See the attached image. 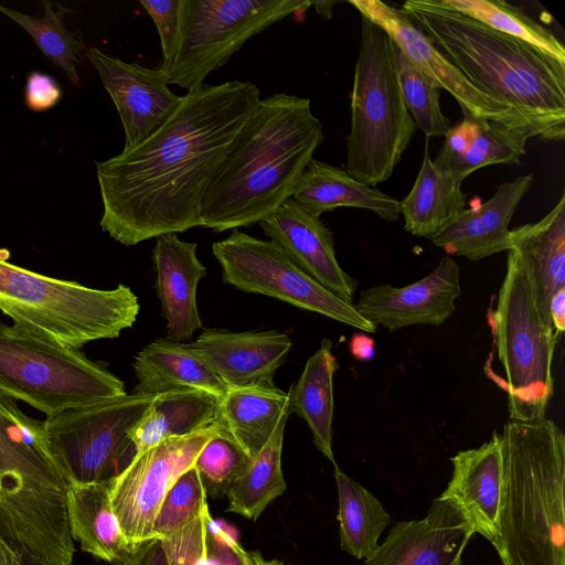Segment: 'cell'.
Instances as JSON below:
<instances>
[{
  "mask_svg": "<svg viewBox=\"0 0 565 565\" xmlns=\"http://www.w3.org/2000/svg\"><path fill=\"white\" fill-rule=\"evenodd\" d=\"M494 31L531 44L565 63V47L553 32L501 0H440Z\"/></svg>",
  "mask_w": 565,
  "mask_h": 565,
  "instance_id": "cell-35",
  "label": "cell"
},
{
  "mask_svg": "<svg viewBox=\"0 0 565 565\" xmlns=\"http://www.w3.org/2000/svg\"><path fill=\"white\" fill-rule=\"evenodd\" d=\"M323 139L309 98L260 99L206 189L201 226L221 233L259 224L291 196Z\"/></svg>",
  "mask_w": 565,
  "mask_h": 565,
  "instance_id": "cell-2",
  "label": "cell"
},
{
  "mask_svg": "<svg viewBox=\"0 0 565 565\" xmlns=\"http://www.w3.org/2000/svg\"><path fill=\"white\" fill-rule=\"evenodd\" d=\"M451 462V479L439 498L455 503L473 532L492 543L498 531L502 489L500 434L494 430L478 448L458 451Z\"/></svg>",
  "mask_w": 565,
  "mask_h": 565,
  "instance_id": "cell-22",
  "label": "cell"
},
{
  "mask_svg": "<svg viewBox=\"0 0 565 565\" xmlns=\"http://www.w3.org/2000/svg\"><path fill=\"white\" fill-rule=\"evenodd\" d=\"M243 547L221 529L214 530L211 519L206 536L209 565H245Z\"/></svg>",
  "mask_w": 565,
  "mask_h": 565,
  "instance_id": "cell-41",
  "label": "cell"
},
{
  "mask_svg": "<svg viewBox=\"0 0 565 565\" xmlns=\"http://www.w3.org/2000/svg\"><path fill=\"white\" fill-rule=\"evenodd\" d=\"M415 128L399 87L393 42L384 30L361 17L345 172L372 188L385 182L401 161Z\"/></svg>",
  "mask_w": 565,
  "mask_h": 565,
  "instance_id": "cell-7",
  "label": "cell"
},
{
  "mask_svg": "<svg viewBox=\"0 0 565 565\" xmlns=\"http://www.w3.org/2000/svg\"><path fill=\"white\" fill-rule=\"evenodd\" d=\"M14 565H33V564L29 563L28 561L22 558L20 555H17Z\"/></svg>",
  "mask_w": 565,
  "mask_h": 565,
  "instance_id": "cell-48",
  "label": "cell"
},
{
  "mask_svg": "<svg viewBox=\"0 0 565 565\" xmlns=\"http://www.w3.org/2000/svg\"><path fill=\"white\" fill-rule=\"evenodd\" d=\"M531 132L463 114L460 124L445 135L433 160L443 172L463 181L472 172L492 164H519Z\"/></svg>",
  "mask_w": 565,
  "mask_h": 565,
  "instance_id": "cell-23",
  "label": "cell"
},
{
  "mask_svg": "<svg viewBox=\"0 0 565 565\" xmlns=\"http://www.w3.org/2000/svg\"><path fill=\"white\" fill-rule=\"evenodd\" d=\"M334 3L333 1H312L316 11L326 19H331Z\"/></svg>",
  "mask_w": 565,
  "mask_h": 565,
  "instance_id": "cell-47",
  "label": "cell"
},
{
  "mask_svg": "<svg viewBox=\"0 0 565 565\" xmlns=\"http://www.w3.org/2000/svg\"><path fill=\"white\" fill-rule=\"evenodd\" d=\"M291 198L319 216L341 206L369 210L386 222H395L401 215L395 198L313 158L296 181Z\"/></svg>",
  "mask_w": 565,
  "mask_h": 565,
  "instance_id": "cell-27",
  "label": "cell"
},
{
  "mask_svg": "<svg viewBox=\"0 0 565 565\" xmlns=\"http://www.w3.org/2000/svg\"><path fill=\"white\" fill-rule=\"evenodd\" d=\"M139 309L138 297L125 285L89 288L0 258V310L13 324L72 348L119 337Z\"/></svg>",
  "mask_w": 565,
  "mask_h": 565,
  "instance_id": "cell-6",
  "label": "cell"
},
{
  "mask_svg": "<svg viewBox=\"0 0 565 565\" xmlns=\"http://www.w3.org/2000/svg\"><path fill=\"white\" fill-rule=\"evenodd\" d=\"M220 430L217 420L192 434L166 439L134 455L110 482V503L130 546L157 537L153 523L169 489L193 467L202 447Z\"/></svg>",
  "mask_w": 565,
  "mask_h": 565,
  "instance_id": "cell-13",
  "label": "cell"
},
{
  "mask_svg": "<svg viewBox=\"0 0 565 565\" xmlns=\"http://www.w3.org/2000/svg\"><path fill=\"white\" fill-rule=\"evenodd\" d=\"M550 316L556 334L565 330V289H561L551 301Z\"/></svg>",
  "mask_w": 565,
  "mask_h": 565,
  "instance_id": "cell-44",
  "label": "cell"
},
{
  "mask_svg": "<svg viewBox=\"0 0 565 565\" xmlns=\"http://www.w3.org/2000/svg\"><path fill=\"white\" fill-rule=\"evenodd\" d=\"M212 252L221 266L223 281L242 291L282 300L360 331L373 333L376 330L353 303L307 275L270 241L236 228L226 238L213 243Z\"/></svg>",
  "mask_w": 565,
  "mask_h": 565,
  "instance_id": "cell-12",
  "label": "cell"
},
{
  "mask_svg": "<svg viewBox=\"0 0 565 565\" xmlns=\"http://www.w3.org/2000/svg\"><path fill=\"white\" fill-rule=\"evenodd\" d=\"M332 342L323 339L288 392V407L307 423L318 450L337 466L332 450L333 376L339 369Z\"/></svg>",
  "mask_w": 565,
  "mask_h": 565,
  "instance_id": "cell-30",
  "label": "cell"
},
{
  "mask_svg": "<svg viewBox=\"0 0 565 565\" xmlns=\"http://www.w3.org/2000/svg\"><path fill=\"white\" fill-rule=\"evenodd\" d=\"M218 408L220 401L201 391L181 390L154 395L130 430L135 454L213 425Z\"/></svg>",
  "mask_w": 565,
  "mask_h": 565,
  "instance_id": "cell-28",
  "label": "cell"
},
{
  "mask_svg": "<svg viewBox=\"0 0 565 565\" xmlns=\"http://www.w3.org/2000/svg\"><path fill=\"white\" fill-rule=\"evenodd\" d=\"M287 419L279 422L268 441L228 491L230 512L256 521L267 505L286 491L281 450Z\"/></svg>",
  "mask_w": 565,
  "mask_h": 565,
  "instance_id": "cell-33",
  "label": "cell"
},
{
  "mask_svg": "<svg viewBox=\"0 0 565 565\" xmlns=\"http://www.w3.org/2000/svg\"><path fill=\"white\" fill-rule=\"evenodd\" d=\"M460 294V268L447 255L418 281L403 287L375 285L363 290L353 306L370 323L394 332L413 324L445 323Z\"/></svg>",
  "mask_w": 565,
  "mask_h": 565,
  "instance_id": "cell-16",
  "label": "cell"
},
{
  "mask_svg": "<svg viewBox=\"0 0 565 565\" xmlns=\"http://www.w3.org/2000/svg\"><path fill=\"white\" fill-rule=\"evenodd\" d=\"M140 4L157 26L162 51L160 64H167L178 50L183 0H141Z\"/></svg>",
  "mask_w": 565,
  "mask_h": 565,
  "instance_id": "cell-40",
  "label": "cell"
},
{
  "mask_svg": "<svg viewBox=\"0 0 565 565\" xmlns=\"http://www.w3.org/2000/svg\"><path fill=\"white\" fill-rule=\"evenodd\" d=\"M349 349L351 354L358 360L367 361L374 355V342L364 334H355L352 337Z\"/></svg>",
  "mask_w": 565,
  "mask_h": 565,
  "instance_id": "cell-45",
  "label": "cell"
},
{
  "mask_svg": "<svg viewBox=\"0 0 565 565\" xmlns=\"http://www.w3.org/2000/svg\"><path fill=\"white\" fill-rule=\"evenodd\" d=\"M68 483L45 441L44 424L0 392V542L33 565L74 556Z\"/></svg>",
  "mask_w": 565,
  "mask_h": 565,
  "instance_id": "cell-5",
  "label": "cell"
},
{
  "mask_svg": "<svg viewBox=\"0 0 565 565\" xmlns=\"http://www.w3.org/2000/svg\"><path fill=\"white\" fill-rule=\"evenodd\" d=\"M339 498L340 546L358 559L371 556L390 524V514L363 486L334 466Z\"/></svg>",
  "mask_w": 565,
  "mask_h": 565,
  "instance_id": "cell-32",
  "label": "cell"
},
{
  "mask_svg": "<svg viewBox=\"0 0 565 565\" xmlns=\"http://www.w3.org/2000/svg\"><path fill=\"white\" fill-rule=\"evenodd\" d=\"M243 558L245 565H284V563L277 558L273 559H266L262 553L254 551V552H246L243 551Z\"/></svg>",
  "mask_w": 565,
  "mask_h": 565,
  "instance_id": "cell-46",
  "label": "cell"
},
{
  "mask_svg": "<svg viewBox=\"0 0 565 565\" xmlns=\"http://www.w3.org/2000/svg\"><path fill=\"white\" fill-rule=\"evenodd\" d=\"M288 392L273 383L227 387L217 424L250 459L268 441L279 422L289 417Z\"/></svg>",
  "mask_w": 565,
  "mask_h": 565,
  "instance_id": "cell-26",
  "label": "cell"
},
{
  "mask_svg": "<svg viewBox=\"0 0 565 565\" xmlns=\"http://www.w3.org/2000/svg\"><path fill=\"white\" fill-rule=\"evenodd\" d=\"M56 7L54 10L51 1H42L41 17H31L2 4L0 12L25 30L44 55L62 68L75 86H81L78 65L86 44L81 31H71L65 26L64 18L72 10L60 4Z\"/></svg>",
  "mask_w": 565,
  "mask_h": 565,
  "instance_id": "cell-34",
  "label": "cell"
},
{
  "mask_svg": "<svg viewBox=\"0 0 565 565\" xmlns=\"http://www.w3.org/2000/svg\"><path fill=\"white\" fill-rule=\"evenodd\" d=\"M154 395L125 394L43 420L47 449L68 484L110 483L135 455L130 430Z\"/></svg>",
  "mask_w": 565,
  "mask_h": 565,
  "instance_id": "cell-11",
  "label": "cell"
},
{
  "mask_svg": "<svg viewBox=\"0 0 565 565\" xmlns=\"http://www.w3.org/2000/svg\"><path fill=\"white\" fill-rule=\"evenodd\" d=\"M113 99L125 131L124 149L141 143L159 130L182 102L157 68L124 62L96 47L86 51Z\"/></svg>",
  "mask_w": 565,
  "mask_h": 565,
  "instance_id": "cell-15",
  "label": "cell"
},
{
  "mask_svg": "<svg viewBox=\"0 0 565 565\" xmlns=\"http://www.w3.org/2000/svg\"><path fill=\"white\" fill-rule=\"evenodd\" d=\"M206 498L193 466L175 480L163 498L153 523L154 535L161 539L193 519L207 505Z\"/></svg>",
  "mask_w": 565,
  "mask_h": 565,
  "instance_id": "cell-38",
  "label": "cell"
},
{
  "mask_svg": "<svg viewBox=\"0 0 565 565\" xmlns=\"http://www.w3.org/2000/svg\"><path fill=\"white\" fill-rule=\"evenodd\" d=\"M196 247V243L181 241L177 234H164L156 237L152 250L156 291L167 320V339L173 342L191 340L202 328L196 288L206 267L198 258Z\"/></svg>",
  "mask_w": 565,
  "mask_h": 565,
  "instance_id": "cell-21",
  "label": "cell"
},
{
  "mask_svg": "<svg viewBox=\"0 0 565 565\" xmlns=\"http://www.w3.org/2000/svg\"><path fill=\"white\" fill-rule=\"evenodd\" d=\"M190 345L227 387H237L273 383L292 343L278 330L205 329Z\"/></svg>",
  "mask_w": 565,
  "mask_h": 565,
  "instance_id": "cell-19",
  "label": "cell"
},
{
  "mask_svg": "<svg viewBox=\"0 0 565 565\" xmlns=\"http://www.w3.org/2000/svg\"><path fill=\"white\" fill-rule=\"evenodd\" d=\"M462 181L440 171L425 147L423 162L409 193L399 201L404 230L431 239L455 215L466 209Z\"/></svg>",
  "mask_w": 565,
  "mask_h": 565,
  "instance_id": "cell-31",
  "label": "cell"
},
{
  "mask_svg": "<svg viewBox=\"0 0 565 565\" xmlns=\"http://www.w3.org/2000/svg\"><path fill=\"white\" fill-rule=\"evenodd\" d=\"M62 96L56 81L38 72H32L26 82L25 102L33 110H45L54 106Z\"/></svg>",
  "mask_w": 565,
  "mask_h": 565,
  "instance_id": "cell-42",
  "label": "cell"
},
{
  "mask_svg": "<svg viewBox=\"0 0 565 565\" xmlns=\"http://www.w3.org/2000/svg\"><path fill=\"white\" fill-rule=\"evenodd\" d=\"M260 99L249 81L203 83L149 138L96 162L102 230L131 246L201 226L206 189Z\"/></svg>",
  "mask_w": 565,
  "mask_h": 565,
  "instance_id": "cell-1",
  "label": "cell"
},
{
  "mask_svg": "<svg viewBox=\"0 0 565 565\" xmlns=\"http://www.w3.org/2000/svg\"><path fill=\"white\" fill-rule=\"evenodd\" d=\"M524 264L544 322L553 328L552 298L565 289V193L536 223L511 230L510 249Z\"/></svg>",
  "mask_w": 565,
  "mask_h": 565,
  "instance_id": "cell-24",
  "label": "cell"
},
{
  "mask_svg": "<svg viewBox=\"0 0 565 565\" xmlns=\"http://www.w3.org/2000/svg\"><path fill=\"white\" fill-rule=\"evenodd\" d=\"M138 384L132 393L157 395L171 391L205 392L220 402L227 386L192 350L190 343L157 339L135 358Z\"/></svg>",
  "mask_w": 565,
  "mask_h": 565,
  "instance_id": "cell-25",
  "label": "cell"
},
{
  "mask_svg": "<svg viewBox=\"0 0 565 565\" xmlns=\"http://www.w3.org/2000/svg\"><path fill=\"white\" fill-rule=\"evenodd\" d=\"M259 225L300 269L352 303L358 281L338 263L332 233L319 215L290 196Z\"/></svg>",
  "mask_w": 565,
  "mask_h": 565,
  "instance_id": "cell-18",
  "label": "cell"
},
{
  "mask_svg": "<svg viewBox=\"0 0 565 565\" xmlns=\"http://www.w3.org/2000/svg\"><path fill=\"white\" fill-rule=\"evenodd\" d=\"M111 565H168L159 537L137 543L126 550Z\"/></svg>",
  "mask_w": 565,
  "mask_h": 565,
  "instance_id": "cell-43",
  "label": "cell"
},
{
  "mask_svg": "<svg viewBox=\"0 0 565 565\" xmlns=\"http://www.w3.org/2000/svg\"><path fill=\"white\" fill-rule=\"evenodd\" d=\"M473 533L461 510L438 497L424 519L396 523L364 565H462Z\"/></svg>",
  "mask_w": 565,
  "mask_h": 565,
  "instance_id": "cell-17",
  "label": "cell"
},
{
  "mask_svg": "<svg viewBox=\"0 0 565 565\" xmlns=\"http://www.w3.org/2000/svg\"><path fill=\"white\" fill-rule=\"evenodd\" d=\"M310 6L308 0H183L177 53L157 70L168 85L191 90L250 38Z\"/></svg>",
  "mask_w": 565,
  "mask_h": 565,
  "instance_id": "cell-10",
  "label": "cell"
},
{
  "mask_svg": "<svg viewBox=\"0 0 565 565\" xmlns=\"http://www.w3.org/2000/svg\"><path fill=\"white\" fill-rule=\"evenodd\" d=\"M361 14L384 30L396 46L418 67L429 74L459 104L462 114H470L523 129L535 137L532 128L507 105L475 87L416 26L401 9L380 0L349 1Z\"/></svg>",
  "mask_w": 565,
  "mask_h": 565,
  "instance_id": "cell-14",
  "label": "cell"
},
{
  "mask_svg": "<svg viewBox=\"0 0 565 565\" xmlns=\"http://www.w3.org/2000/svg\"><path fill=\"white\" fill-rule=\"evenodd\" d=\"M492 545L503 565H565V434L551 419L508 420Z\"/></svg>",
  "mask_w": 565,
  "mask_h": 565,
  "instance_id": "cell-4",
  "label": "cell"
},
{
  "mask_svg": "<svg viewBox=\"0 0 565 565\" xmlns=\"http://www.w3.org/2000/svg\"><path fill=\"white\" fill-rule=\"evenodd\" d=\"M0 392L46 417L126 394L120 379L79 349L1 321Z\"/></svg>",
  "mask_w": 565,
  "mask_h": 565,
  "instance_id": "cell-8",
  "label": "cell"
},
{
  "mask_svg": "<svg viewBox=\"0 0 565 565\" xmlns=\"http://www.w3.org/2000/svg\"><path fill=\"white\" fill-rule=\"evenodd\" d=\"M66 511L82 551L111 564L130 547L110 503V483L68 484Z\"/></svg>",
  "mask_w": 565,
  "mask_h": 565,
  "instance_id": "cell-29",
  "label": "cell"
},
{
  "mask_svg": "<svg viewBox=\"0 0 565 565\" xmlns=\"http://www.w3.org/2000/svg\"><path fill=\"white\" fill-rule=\"evenodd\" d=\"M211 519L206 505L193 519L160 539L168 565H209L206 536Z\"/></svg>",
  "mask_w": 565,
  "mask_h": 565,
  "instance_id": "cell-39",
  "label": "cell"
},
{
  "mask_svg": "<svg viewBox=\"0 0 565 565\" xmlns=\"http://www.w3.org/2000/svg\"><path fill=\"white\" fill-rule=\"evenodd\" d=\"M533 182L532 174L503 182L486 202L462 210L430 239L448 256L478 262L510 249L512 216Z\"/></svg>",
  "mask_w": 565,
  "mask_h": 565,
  "instance_id": "cell-20",
  "label": "cell"
},
{
  "mask_svg": "<svg viewBox=\"0 0 565 565\" xmlns=\"http://www.w3.org/2000/svg\"><path fill=\"white\" fill-rule=\"evenodd\" d=\"M393 53L402 95L415 125L427 138L445 136L451 126L440 108V85L414 64L394 42Z\"/></svg>",
  "mask_w": 565,
  "mask_h": 565,
  "instance_id": "cell-36",
  "label": "cell"
},
{
  "mask_svg": "<svg viewBox=\"0 0 565 565\" xmlns=\"http://www.w3.org/2000/svg\"><path fill=\"white\" fill-rule=\"evenodd\" d=\"M479 90L507 105L544 141L565 139V63L440 0L401 8Z\"/></svg>",
  "mask_w": 565,
  "mask_h": 565,
  "instance_id": "cell-3",
  "label": "cell"
},
{
  "mask_svg": "<svg viewBox=\"0 0 565 565\" xmlns=\"http://www.w3.org/2000/svg\"><path fill=\"white\" fill-rule=\"evenodd\" d=\"M492 319L498 358L507 376L510 420L546 418L558 334L544 322L530 275L513 250H508Z\"/></svg>",
  "mask_w": 565,
  "mask_h": 565,
  "instance_id": "cell-9",
  "label": "cell"
},
{
  "mask_svg": "<svg viewBox=\"0 0 565 565\" xmlns=\"http://www.w3.org/2000/svg\"><path fill=\"white\" fill-rule=\"evenodd\" d=\"M250 461L252 459L220 428L218 433L202 447L193 466L206 495L222 498L227 495Z\"/></svg>",
  "mask_w": 565,
  "mask_h": 565,
  "instance_id": "cell-37",
  "label": "cell"
}]
</instances>
